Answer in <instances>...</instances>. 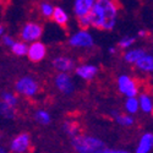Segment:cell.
I'll use <instances>...</instances> for the list:
<instances>
[{
  "label": "cell",
  "mask_w": 153,
  "mask_h": 153,
  "mask_svg": "<svg viewBox=\"0 0 153 153\" xmlns=\"http://www.w3.org/2000/svg\"><path fill=\"white\" fill-rule=\"evenodd\" d=\"M0 99H1L3 103L7 104V105H10V107H14V108L17 105V102H19L17 96H16L15 93L7 92V91H5V92L1 93V96H0Z\"/></svg>",
  "instance_id": "obj_20"
},
{
  "label": "cell",
  "mask_w": 153,
  "mask_h": 153,
  "mask_svg": "<svg viewBox=\"0 0 153 153\" xmlns=\"http://www.w3.org/2000/svg\"><path fill=\"white\" fill-rule=\"evenodd\" d=\"M26 55L28 56V59L32 62H39L47 55V47H45L44 43H42L39 41L32 42L31 45L27 49V54Z\"/></svg>",
  "instance_id": "obj_9"
},
{
  "label": "cell",
  "mask_w": 153,
  "mask_h": 153,
  "mask_svg": "<svg viewBox=\"0 0 153 153\" xmlns=\"http://www.w3.org/2000/svg\"><path fill=\"white\" fill-rule=\"evenodd\" d=\"M53 66L59 72H70L75 69V62L68 56H56L53 59Z\"/></svg>",
  "instance_id": "obj_11"
},
{
  "label": "cell",
  "mask_w": 153,
  "mask_h": 153,
  "mask_svg": "<svg viewBox=\"0 0 153 153\" xmlns=\"http://www.w3.org/2000/svg\"><path fill=\"white\" fill-rule=\"evenodd\" d=\"M1 42H3V44L5 45V47H11L12 44H14V42H15V39L12 38L11 36H7V34H4L3 36V38H1Z\"/></svg>",
  "instance_id": "obj_28"
},
{
  "label": "cell",
  "mask_w": 153,
  "mask_h": 153,
  "mask_svg": "<svg viewBox=\"0 0 153 153\" xmlns=\"http://www.w3.org/2000/svg\"><path fill=\"white\" fill-rule=\"evenodd\" d=\"M34 119L37 123H39L42 125H48L52 120V117H50V114L43 109H39L34 113Z\"/></svg>",
  "instance_id": "obj_23"
},
{
  "label": "cell",
  "mask_w": 153,
  "mask_h": 153,
  "mask_svg": "<svg viewBox=\"0 0 153 153\" xmlns=\"http://www.w3.org/2000/svg\"><path fill=\"white\" fill-rule=\"evenodd\" d=\"M52 19L54 20V22L56 25H59V26H62V27H65L66 25H68V22H69V15H68V12L64 10L62 7H60V6L54 7L53 14H52Z\"/></svg>",
  "instance_id": "obj_17"
},
{
  "label": "cell",
  "mask_w": 153,
  "mask_h": 153,
  "mask_svg": "<svg viewBox=\"0 0 153 153\" xmlns=\"http://www.w3.org/2000/svg\"><path fill=\"white\" fill-rule=\"evenodd\" d=\"M55 87L59 90V92H61L62 94H71L75 91V83L74 80L71 79V76L68 72H59L55 76Z\"/></svg>",
  "instance_id": "obj_8"
},
{
  "label": "cell",
  "mask_w": 153,
  "mask_h": 153,
  "mask_svg": "<svg viewBox=\"0 0 153 153\" xmlns=\"http://www.w3.org/2000/svg\"><path fill=\"white\" fill-rule=\"evenodd\" d=\"M77 22H79L80 27H81L82 30H86V28H88V27L91 26V21H90V16H88V15L77 17Z\"/></svg>",
  "instance_id": "obj_27"
},
{
  "label": "cell",
  "mask_w": 153,
  "mask_h": 153,
  "mask_svg": "<svg viewBox=\"0 0 153 153\" xmlns=\"http://www.w3.org/2000/svg\"><path fill=\"white\" fill-rule=\"evenodd\" d=\"M111 117L114 118L119 125L121 126H131L135 124V119L131 117V114H127V113H120L119 110H111Z\"/></svg>",
  "instance_id": "obj_15"
},
{
  "label": "cell",
  "mask_w": 153,
  "mask_h": 153,
  "mask_svg": "<svg viewBox=\"0 0 153 153\" xmlns=\"http://www.w3.org/2000/svg\"><path fill=\"white\" fill-rule=\"evenodd\" d=\"M109 53H110V54H114V53H115V48H114V47H110V48H109Z\"/></svg>",
  "instance_id": "obj_32"
},
{
  "label": "cell",
  "mask_w": 153,
  "mask_h": 153,
  "mask_svg": "<svg viewBox=\"0 0 153 153\" xmlns=\"http://www.w3.org/2000/svg\"><path fill=\"white\" fill-rule=\"evenodd\" d=\"M62 129L71 137L79 135V125L76 123H74V121H65L62 125Z\"/></svg>",
  "instance_id": "obj_24"
},
{
  "label": "cell",
  "mask_w": 153,
  "mask_h": 153,
  "mask_svg": "<svg viewBox=\"0 0 153 153\" xmlns=\"http://www.w3.org/2000/svg\"><path fill=\"white\" fill-rule=\"evenodd\" d=\"M0 153H7V152L5 151V148H4V147L0 146Z\"/></svg>",
  "instance_id": "obj_33"
},
{
  "label": "cell",
  "mask_w": 153,
  "mask_h": 153,
  "mask_svg": "<svg viewBox=\"0 0 153 153\" xmlns=\"http://www.w3.org/2000/svg\"><path fill=\"white\" fill-rule=\"evenodd\" d=\"M93 44H94L93 37L87 30H80L69 38V45L74 48L87 49L93 47Z\"/></svg>",
  "instance_id": "obj_5"
},
{
  "label": "cell",
  "mask_w": 153,
  "mask_h": 153,
  "mask_svg": "<svg viewBox=\"0 0 153 153\" xmlns=\"http://www.w3.org/2000/svg\"><path fill=\"white\" fill-rule=\"evenodd\" d=\"M53 10H54L53 5L49 4V3H43V4L41 5V14H42V16H44V17H47V19L52 17Z\"/></svg>",
  "instance_id": "obj_26"
},
{
  "label": "cell",
  "mask_w": 153,
  "mask_h": 153,
  "mask_svg": "<svg viewBox=\"0 0 153 153\" xmlns=\"http://www.w3.org/2000/svg\"><path fill=\"white\" fill-rule=\"evenodd\" d=\"M94 1L96 0H75V4H74L75 15L77 17L88 15L93 4H94Z\"/></svg>",
  "instance_id": "obj_12"
},
{
  "label": "cell",
  "mask_w": 153,
  "mask_h": 153,
  "mask_svg": "<svg viewBox=\"0 0 153 153\" xmlns=\"http://www.w3.org/2000/svg\"><path fill=\"white\" fill-rule=\"evenodd\" d=\"M125 110L127 114H135L138 110V100L136 97H127L125 102Z\"/></svg>",
  "instance_id": "obj_22"
},
{
  "label": "cell",
  "mask_w": 153,
  "mask_h": 153,
  "mask_svg": "<svg viewBox=\"0 0 153 153\" xmlns=\"http://www.w3.org/2000/svg\"><path fill=\"white\" fill-rule=\"evenodd\" d=\"M43 34V27L37 22H27L21 30V39L26 43L39 41Z\"/></svg>",
  "instance_id": "obj_6"
},
{
  "label": "cell",
  "mask_w": 153,
  "mask_h": 153,
  "mask_svg": "<svg viewBox=\"0 0 153 153\" xmlns=\"http://www.w3.org/2000/svg\"><path fill=\"white\" fill-rule=\"evenodd\" d=\"M31 147V136L27 132L19 134L10 143L11 153H26Z\"/></svg>",
  "instance_id": "obj_7"
},
{
  "label": "cell",
  "mask_w": 153,
  "mask_h": 153,
  "mask_svg": "<svg viewBox=\"0 0 153 153\" xmlns=\"http://www.w3.org/2000/svg\"><path fill=\"white\" fill-rule=\"evenodd\" d=\"M147 31H145V30H140L138 31V33H137V36L138 37H141V38H145V37H147Z\"/></svg>",
  "instance_id": "obj_30"
},
{
  "label": "cell",
  "mask_w": 153,
  "mask_h": 153,
  "mask_svg": "<svg viewBox=\"0 0 153 153\" xmlns=\"http://www.w3.org/2000/svg\"><path fill=\"white\" fill-rule=\"evenodd\" d=\"M0 115L5 119H14L16 117V110L14 107H10L3 102H0Z\"/></svg>",
  "instance_id": "obj_21"
},
{
  "label": "cell",
  "mask_w": 153,
  "mask_h": 153,
  "mask_svg": "<svg viewBox=\"0 0 153 153\" xmlns=\"http://www.w3.org/2000/svg\"><path fill=\"white\" fill-rule=\"evenodd\" d=\"M72 138V147L77 153H100L107 146L100 138L90 135H76Z\"/></svg>",
  "instance_id": "obj_2"
},
{
  "label": "cell",
  "mask_w": 153,
  "mask_h": 153,
  "mask_svg": "<svg viewBox=\"0 0 153 153\" xmlns=\"http://www.w3.org/2000/svg\"><path fill=\"white\" fill-rule=\"evenodd\" d=\"M74 70H75L76 75L85 81L93 80L98 74V68L96 65H93V64H82V65L75 68Z\"/></svg>",
  "instance_id": "obj_10"
},
{
  "label": "cell",
  "mask_w": 153,
  "mask_h": 153,
  "mask_svg": "<svg viewBox=\"0 0 153 153\" xmlns=\"http://www.w3.org/2000/svg\"><path fill=\"white\" fill-rule=\"evenodd\" d=\"M11 52L14 53L16 56H23L27 54V49H28V45L26 44V42L23 41H15L14 44L11 47Z\"/></svg>",
  "instance_id": "obj_19"
},
{
  "label": "cell",
  "mask_w": 153,
  "mask_h": 153,
  "mask_svg": "<svg viewBox=\"0 0 153 153\" xmlns=\"http://www.w3.org/2000/svg\"><path fill=\"white\" fill-rule=\"evenodd\" d=\"M15 90L19 94L25 97H34L39 91V83L32 76H23L15 83Z\"/></svg>",
  "instance_id": "obj_3"
},
{
  "label": "cell",
  "mask_w": 153,
  "mask_h": 153,
  "mask_svg": "<svg viewBox=\"0 0 153 153\" xmlns=\"http://www.w3.org/2000/svg\"><path fill=\"white\" fill-rule=\"evenodd\" d=\"M119 5L115 0H96L90 14L91 26L103 31H111L115 27Z\"/></svg>",
  "instance_id": "obj_1"
},
{
  "label": "cell",
  "mask_w": 153,
  "mask_h": 153,
  "mask_svg": "<svg viewBox=\"0 0 153 153\" xmlns=\"http://www.w3.org/2000/svg\"><path fill=\"white\" fill-rule=\"evenodd\" d=\"M146 54V50L142 48H134L126 49V53L124 54V60L129 64H135L140 58Z\"/></svg>",
  "instance_id": "obj_18"
},
{
  "label": "cell",
  "mask_w": 153,
  "mask_h": 153,
  "mask_svg": "<svg viewBox=\"0 0 153 153\" xmlns=\"http://www.w3.org/2000/svg\"><path fill=\"white\" fill-rule=\"evenodd\" d=\"M153 147V134L146 132L141 136L135 153H149Z\"/></svg>",
  "instance_id": "obj_13"
},
{
  "label": "cell",
  "mask_w": 153,
  "mask_h": 153,
  "mask_svg": "<svg viewBox=\"0 0 153 153\" xmlns=\"http://www.w3.org/2000/svg\"><path fill=\"white\" fill-rule=\"evenodd\" d=\"M100 153H130V152L125 151V149H117V148H108V147H105Z\"/></svg>",
  "instance_id": "obj_29"
},
{
  "label": "cell",
  "mask_w": 153,
  "mask_h": 153,
  "mask_svg": "<svg viewBox=\"0 0 153 153\" xmlns=\"http://www.w3.org/2000/svg\"><path fill=\"white\" fill-rule=\"evenodd\" d=\"M118 90L121 94L127 97H136L138 91V83L135 79L127 75H120L118 77Z\"/></svg>",
  "instance_id": "obj_4"
},
{
  "label": "cell",
  "mask_w": 153,
  "mask_h": 153,
  "mask_svg": "<svg viewBox=\"0 0 153 153\" xmlns=\"http://www.w3.org/2000/svg\"><path fill=\"white\" fill-rule=\"evenodd\" d=\"M135 65H136V69H138L140 71L151 74L153 71V56L146 53L143 56H141L135 62Z\"/></svg>",
  "instance_id": "obj_14"
},
{
  "label": "cell",
  "mask_w": 153,
  "mask_h": 153,
  "mask_svg": "<svg viewBox=\"0 0 153 153\" xmlns=\"http://www.w3.org/2000/svg\"><path fill=\"white\" fill-rule=\"evenodd\" d=\"M138 109H141L145 114H151L153 110V102L152 97L148 93H140L138 98Z\"/></svg>",
  "instance_id": "obj_16"
},
{
  "label": "cell",
  "mask_w": 153,
  "mask_h": 153,
  "mask_svg": "<svg viewBox=\"0 0 153 153\" xmlns=\"http://www.w3.org/2000/svg\"><path fill=\"white\" fill-rule=\"evenodd\" d=\"M136 42V37H131V36H127V37H124L119 41V47L121 49H130L134 43Z\"/></svg>",
  "instance_id": "obj_25"
},
{
  "label": "cell",
  "mask_w": 153,
  "mask_h": 153,
  "mask_svg": "<svg viewBox=\"0 0 153 153\" xmlns=\"http://www.w3.org/2000/svg\"><path fill=\"white\" fill-rule=\"evenodd\" d=\"M4 31H5L4 26H3V25H0V37H1V36L4 34Z\"/></svg>",
  "instance_id": "obj_31"
}]
</instances>
